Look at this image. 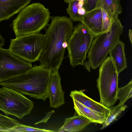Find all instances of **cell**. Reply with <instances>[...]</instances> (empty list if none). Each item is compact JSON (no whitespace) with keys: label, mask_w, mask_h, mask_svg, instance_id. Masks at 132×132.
<instances>
[{"label":"cell","mask_w":132,"mask_h":132,"mask_svg":"<svg viewBox=\"0 0 132 132\" xmlns=\"http://www.w3.org/2000/svg\"><path fill=\"white\" fill-rule=\"evenodd\" d=\"M31 0H0V22L8 20L27 6Z\"/></svg>","instance_id":"obj_11"},{"label":"cell","mask_w":132,"mask_h":132,"mask_svg":"<svg viewBox=\"0 0 132 132\" xmlns=\"http://www.w3.org/2000/svg\"><path fill=\"white\" fill-rule=\"evenodd\" d=\"M72 20L66 16L51 19L46 30L43 49L38 61L51 71H58L64 57L68 41L74 29Z\"/></svg>","instance_id":"obj_1"},{"label":"cell","mask_w":132,"mask_h":132,"mask_svg":"<svg viewBox=\"0 0 132 132\" xmlns=\"http://www.w3.org/2000/svg\"><path fill=\"white\" fill-rule=\"evenodd\" d=\"M95 37L81 23L74 28L73 31L68 41L67 47L68 56L72 67L84 65L87 53Z\"/></svg>","instance_id":"obj_6"},{"label":"cell","mask_w":132,"mask_h":132,"mask_svg":"<svg viewBox=\"0 0 132 132\" xmlns=\"http://www.w3.org/2000/svg\"><path fill=\"white\" fill-rule=\"evenodd\" d=\"M34 107L32 101L12 89L0 88V110L19 119L30 113Z\"/></svg>","instance_id":"obj_8"},{"label":"cell","mask_w":132,"mask_h":132,"mask_svg":"<svg viewBox=\"0 0 132 132\" xmlns=\"http://www.w3.org/2000/svg\"><path fill=\"white\" fill-rule=\"evenodd\" d=\"M54 113V111L53 110L51 112L46 113V114H47L46 115V116L44 118L39 122L35 123V124H37L41 122H44L45 123L46 122L48 119L51 116V115L53 114V113Z\"/></svg>","instance_id":"obj_25"},{"label":"cell","mask_w":132,"mask_h":132,"mask_svg":"<svg viewBox=\"0 0 132 132\" xmlns=\"http://www.w3.org/2000/svg\"><path fill=\"white\" fill-rule=\"evenodd\" d=\"M19 123L15 119L0 113V131L10 132Z\"/></svg>","instance_id":"obj_20"},{"label":"cell","mask_w":132,"mask_h":132,"mask_svg":"<svg viewBox=\"0 0 132 132\" xmlns=\"http://www.w3.org/2000/svg\"><path fill=\"white\" fill-rule=\"evenodd\" d=\"M118 76L112 59L110 56L107 57L100 65L97 82L100 103L108 108L113 106L117 100Z\"/></svg>","instance_id":"obj_5"},{"label":"cell","mask_w":132,"mask_h":132,"mask_svg":"<svg viewBox=\"0 0 132 132\" xmlns=\"http://www.w3.org/2000/svg\"><path fill=\"white\" fill-rule=\"evenodd\" d=\"M78 1L76 0H71L68 3V6L67 9V13L69 15L70 18L75 22L80 21L82 17L78 14L79 8L78 5Z\"/></svg>","instance_id":"obj_21"},{"label":"cell","mask_w":132,"mask_h":132,"mask_svg":"<svg viewBox=\"0 0 132 132\" xmlns=\"http://www.w3.org/2000/svg\"><path fill=\"white\" fill-rule=\"evenodd\" d=\"M49 10L40 3L27 6L19 12L12 25L16 37L39 32L48 24Z\"/></svg>","instance_id":"obj_3"},{"label":"cell","mask_w":132,"mask_h":132,"mask_svg":"<svg viewBox=\"0 0 132 132\" xmlns=\"http://www.w3.org/2000/svg\"><path fill=\"white\" fill-rule=\"evenodd\" d=\"M32 67L31 62L0 47V82L22 74Z\"/></svg>","instance_id":"obj_9"},{"label":"cell","mask_w":132,"mask_h":132,"mask_svg":"<svg viewBox=\"0 0 132 132\" xmlns=\"http://www.w3.org/2000/svg\"><path fill=\"white\" fill-rule=\"evenodd\" d=\"M61 80L58 71H51L48 89L51 107L58 108L65 103L64 92L62 89Z\"/></svg>","instance_id":"obj_10"},{"label":"cell","mask_w":132,"mask_h":132,"mask_svg":"<svg viewBox=\"0 0 132 132\" xmlns=\"http://www.w3.org/2000/svg\"><path fill=\"white\" fill-rule=\"evenodd\" d=\"M4 38L0 34V47L4 45Z\"/></svg>","instance_id":"obj_27"},{"label":"cell","mask_w":132,"mask_h":132,"mask_svg":"<svg viewBox=\"0 0 132 132\" xmlns=\"http://www.w3.org/2000/svg\"><path fill=\"white\" fill-rule=\"evenodd\" d=\"M45 36L38 32L11 39L9 50L14 55L30 62L38 61Z\"/></svg>","instance_id":"obj_7"},{"label":"cell","mask_w":132,"mask_h":132,"mask_svg":"<svg viewBox=\"0 0 132 132\" xmlns=\"http://www.w3.org/2000/svg\"><path fill=\"white\" fill-rule=\"evenodd\" d=\"M71 0H64V1L66 3H68Z\"/></svg>","instance_id":"obj_30"},{"label":"cell","mask_w":132,"mask_h":132,"mask_svg":"<svg viewBox=\"0 0 132 132\" xmlns=\"http://www.w3.org/2000/svg\"><path fill=\"white\" fill-rule=\"evenodd\" d=\"M78 5L79 8H81L84 5V2L81 1H79Z\"/></svg>","instance_id":"obj_29"},{"label":"cell","mask_w":132,"mask_h":132,"mask_svg":"<svg viewBox=\"0 0 132 132\" xmlns=\"http://www.w3.org/2000/svg\"><path fill=\"white\" fill-rule=\"evenodd\" d=\"M70 96L73 100L78 102L85 106L101 114L106 118L110 112L109 108L89 98L81 90H72L70 92Z\"/></svg>","instance_id":"obj_13"},{"label":"cell","mask_w":132,"mask_h":132,"mask_svg":"<svg viewBox=\"0 0 132 132\" xmlns=\"http://www.w3.org/2000/svg\"><path fill=\"white\" fill-rule=\"evenodd\" d=\"M27 131H44L55 132L57 131H53L45 129H40L19 123L15 127L12 129L10 132H21Z\"/></svg>","instance_id":"obj_22"},{"label":"cell","mask_w":132,"mask_h":132,"mask_svg":"<svg viewBox=\"0 0 132 132\" xmlns=\"http://www.w3.org/2000/svg\"><path fill=\"white\" fill-rule=\"evenodd\" d=\"M102 11V33L108 32L111 30L112 21L106 11L103 9Z\"/></svg>","instance_id":"obj_23"},{"label":"cell","mask_w":132,"mask_h":132,"mask_svg":"<svg viewBox=\"0 0 132 132\" xmlns=\"http://www.w3.org/2000/svg\"><path fill=\"white\" fill-rule=\"evenodd\" d=\"M125 46V44L119 40L113 46L109 52L118 74L127 68Z\"/></svg>","instance_id":"obj_14"},{"label":"cell","mask_w":132,"mask_h":132,"mask_svg":"<svg viewBox=\"0 0 132 132\" xmlns=\"http://www.w3.org/2000/svg\"><path fill=\"white\" fill-rule=\"evenodd\" d=\"M129 37L131 44H132V30L129 29Z\"/></svg>","instance_id":"obj_28"},{"label":"cell","mask_w":132,"mask_h":132,"mask_svg":"<svg viewBox=\"0 0 132 132\" xmlns=\"http://www.w3.org/2000/svg\"><path fill=\"white\" fill-rule=\"evenodd\" d=\"M74 109L77 114L90 120L92 122L102 124L106 117L82 104L78 102L73 100Z\"/></svg>","instance_id":"obj_16"},{"label":"cell","mask_w":132,"mask_h":132,"mask_svg":"<svg viewBox=\"0 0 132 132\" xmlns=\"http://www.w3.org/2000/svg\"><path fill=\"white\" fill-rule=\"evenodd\" d=\"M77 1H83L84 2V0H76Z\"/></svg>","instance_id":"obj_31"},{"label":"cell","mask_w":132,"mask_h":132,"mask_svg":"<svg viewBox=\"0 0 132 132\" xmlns=\"http://www.w3.org/2000/svg\"><path fill=\"white\" fill-rule=\"evenodd\" d=\"M97 8L104 9L112 21L122 11L120 0H98Z\"/></svg>","instance_id":"obj_17"},{"label":"cell","mask_w":132,"mask_h":132,"mask_svg":"<svg viewBox=\"0 0 132 132\" xmlns=\"http://www.w3.org/2000/svg\"><path fill=\"white\" fill-rule=\"evenodd\" d=\"M102 9L97 8L86 12L80 22L96 36L102 33Z\"/></svg>","instance_id":"obj_12"},{"label":"cell","mask_w":132,"mask_h":132,"mask_svg":"<svg viewBox=\"0 0 132 132\" xmlns=\"http://www.w3.org/2000/svg\"><path fill=\"white\" fill-rule=\"evenodd\" d=\"M51 73L50 70L41 64L35 65L22 74L0 82V85L30 97L45 101L48 97Z\"/></svg>","instance_id":"obj_2"},{"label":"cell","mask_w":132,"mask_h":132,"mask_svg":"<svg viewBox=\"0 0 132 132\" xmlns=\"http://www.w3.org/2000/svg\"><path fill=\"white\" fill-rule=\"evenodd\" d=\"M123 28L118 17L112 21L110 31L95 37L87 53L88 61L86 62L92 69L99 67L105 60L111 48L120 40Z\"/></svg>","instance_id":"obj_4"},{"label":"cell","mask_w":132,"mask_h":132,"mask_svg":"<svg viewBox=\"0 0 132 132\" xmlns=\"http://www.w3.org/2000/svg\"><path fill=\"white\" fill-rule=\"evenodd\" d=\"M126 105H121L118 104L115 106L109 107L110 112L105 118L101 129L102 130L108 126L113 121L117 120V118L120 116L122 112L127 108Z\"/></svg>","instance_id":"obj_18"},{"label":"cell","mask_w":132,"mask_h":132,"mask_svg":"<svg viewBox=\"0 0 132 132\" xmlns=\"http://www.w3.org/2000/svg\"><path fill=\"white\" fill-rule=\"evenodd\" d=\"M86 13V11L83 6L81 8H78V15L81 17L85 14Z\"/></svg>","instance_id":"obj_26"},{"label":"cell","mask_w":132,"mask_h":132,"mask_svg":"<svg viewBox=\"0 0 132 132\" xmlns=\"http://www.w3.org/2000/svg\"><path fill=\"white\" fill-rule=\"evenodd\" d=\"M132 96V80L125 86L119 88L117 95V100L119 101V104L123 105Z\"/></svg>","instance_id":"obj_19"},{"label":"cell","mask_w":132,"mask_h":132,"mask_svg":"<svg viewBox=\"0 0 132 132\" xmlns=\"http://www.w3.org/2000/svg\"><path fill=\"white\" fill-rule=\"evenodd\" d=\"M92 122L86 118L77 114L65 118L63 125L58 130H62L69 132H79Z\"/></svg>","instance_id":"obj_15"},{"label":"cell","mask_w":132,"mask_h":132,"mask_svg":"<svg viewBox=\"0 0 132 132\" xmlns=\"http://www.w3.org/2000/svg\"><path fill=\"white\" fill-rule=\"evenodd\" d=\"M98 0H84L83 7L86 12L92 11L97 7Z\"/></svg>","instance_id":"obj_24"}]
</instances>
